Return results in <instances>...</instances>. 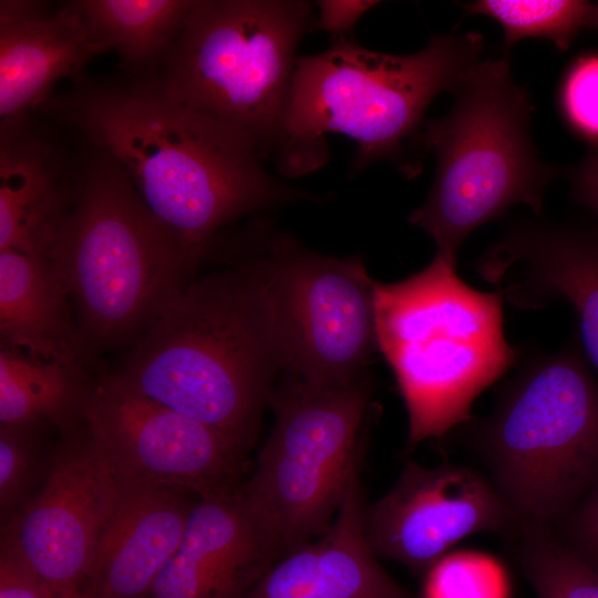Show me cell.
Returning a JSON list of instances; mask_svg holds the SVG:
<instances>
[{
    "instance_id": "obj_1",
    "label": "cell",
    "mask_w": 598,
    "mask_h": 598,
    "mask_svg": "<svg viewBox=\"0 0 598 598\" xmlns=\"http://www.w3.org/2000/svg\"><path fill=\"white\" fill-rule=\"evenodd\" d=\"M44 105L120 165L195 274L225 225L315 198L271 175L243 131L175 101L148 76L84 80Z\"/></svg>"
},
{
    "instance_id": "obj_2",
    "label": "cell",
    "mask_w": 598,
    "mask_h": 598,
    "mask_svg": "<svg viewBox=\"0 0 598 598\" xmlns=\"http://www.w3.org/2000/svg\"><path fill=\"white\" fill-rule=\"evenodd\" d=\"M283 370L275 308L254 256L195 277L113 374L245 452Z\"/></svg>"
},
{
    "instance_id": "obj_3",
    "label": "cell",
    "mask_w": 598,
    "mask_h": 598,
    "mask_svg": "<svg viewBox=\"0 0 598 598\" xmlns=\"http://www.w3.org/2000/svg\"><path fill=\"white\" fill-rule=\"evenodd\" d=\"M483 49V37L467 32L435 35L405 55L340 39L321 53L298 58L279 169L287 176L317 169L328 156L324 135L339 133L357 144L355 169L386 159L414 176L426 109L439 94L457 90Z\"/></svg>"
},
{
    "instance_id": "obj_4",
    "label": "cell",
    "mask_w": 598,
    "mask_h": 598,
    "mask_svg": "<svg viewBox=\"0 0 598 598\" xmlns=\"http://www.w3.org/2000/svg\"><path fill=\"white\" fill-rule=\"evenodd\" d=\"M90 146L48 259L95 355L131 348L196 274L120 165Z\"/></svg>"
},
{
    "instance_id": "obj_5",
    "label": "cell",
    "mask_w": 598,
    "mask_h": 598,
    "mask_svg": "<svg viewBox=\"0 0 598 598\" xmlns=\"http://www.w3.org/2000/svg\"><path fill=\"white\" fill-rule=\"evenodd\" d=\"M503 301L439 255L403 280L374 281L378 348L408 411L409 448L470 422L473 401L515 363Z\"/></svg>"
},
{
    "instance_id": "obj_6",
    "label": "cell",
    "mask_w": 598,
    "mask_h": 598,
    "mask_svg": "<svg viewBox=\"0 0 598 598\" xmlns=\"http://www.w3.org/2000/svg\"><path fill=\"white\" fill-rule=\"evenodd\" d=\"M451 111L424 124V148L436 158L433 185L409 216L456 265L464 240L509 207L543 213L557 169L538 156L530 137L532 104L506 59L481 60L454 92Z\"/></svg>"
},
{
    "instance_id": "obj_7",
    "label": "cell",
    "mask_w": 598,
    "mask_h": 598,
    "mask_svg": "<svg viewBox=\"0 0 598 598\" xmlns=\"http://www.w3.org/2000/svg\"><path fill=\"white\" fill-rule=\"evenodd\" d=\"M312 8L300 0H194L159 73L147 76L175 101L243 131L265 159H277Z\"/></svg>"
},
{
    "instance_id": "obj_8",
    "label": "cell",
    "mask_w": 598,
    "mask_h": 598,
    "mask_svg": "<svg viewBox=\"0 0 598 598\" xmlns=\"http://www.w3.org/2000/svg\"><path fill=\"white\" fill-rule=\"evenodd\" d=\"M472 444L520 519L556 526L598 475V383L577 350L528 361L473 423Z\"/></svg>"
},
{
    "instance_id": "obj_9",
    "label": "cell",
    "mask_w": 598,
    "mask_h": 598,
    "mask_svg": "<svg viewBox=\"0 0 598 598\" xmlns=\"http://www.w3.org/2000/svg\"><path fill=\"white\" fill-rule=\"evenodd\" d=\"M269 405L275 425L235 498L274 563L331 527L360 467L361 422L371 398L368 371L339 385L283 375Z\"/></svg>"
},
{
    "instance_id": "obj_10",
    "label": "cell",
    "mask_w": 598,
    "mask_h": 598,
    "mask_svg": "<svg viewBox=\"0 0 598 598\" xmlns=\"http://www.w3.org/2000/svg\"><path fill=\"white\" fill-rule=\"evenodd\" d=\"M255 255L275 308L283 375L312 385L348 383L379 350L374 281L359 255L333 257L288 235Z\"/></svg>"
},
{
    "instance_id": "obj_11",
    "label": "cell",
    "mask_w": 598,
    "mask_h": 598,
    "mask_svg": "<svg viewBox=\"0 0 598 598\" xmlns=\"http://www.w3.org/2000/svg\"><path fill=\"white\" fill-rule=\"evenodd\" d=\"M81 422L117 481L197 497L234 494L244 451L216 430L143 396L113 373L92 381Z\"/></svg>"
},
{
    "instance_id": "obj_12",
    "label": "cell",
    "mask_w": 598,
    "mask_h": 598,
    "mask_svg": "<svg viewBox=\"0 0 598 598\" xmlns=\"http://www.w3.org/2000/svg\"><path fill=\"white\" fill-rule=\"evenodd\" d=\"M73 427L39 493L1 532V545L16 551L58 597L82 591L118 493L117 480L84 426L82 433Z\"/></svg>"
},
{
    "instance_id": "obj_13",
    "label": "cell",
    "mask_w": 598,
    "mask_h": 598,
    "mask_svg": "<svg viewBox=\"0 0 598 598\" xmlns=\"http://www.w3.org/2000/svg\"><path fill=\"white\" fill-rule=\"evenodd\" d=\"M520 518L488 477L444 463H404L395 484L365 507L364 532L377 557L425 574L448 549L476 533L508 535Z\"/></svg>"
},
{
    "instance_id": "obj_14",
    "label": "cell",
    "mask_w": 598,
    "mask_h": 598,
    "mask_svg": "<svg viewBox=\"0 0 598 598\" xmlns=\"http://www.w3.org/2000/svg\"><path fill=\"white\" fill-rule=\"evenodd\" d=\"M474 268L515 308L569 303L585 353L598 371V235L549 221L512 225Z\"/></svg>"
},
{
    "instance_id": "obj_15",
    "label": "cell",
    "mask_w": 598,
    "mask_h": 598,
    "mask_svg": "<svg viewBox=\"0 0 598 598\" xmlns=\"http://www.w3.org/2000/svg\"><path fill=\"white\" fill-rule=\"evenodd\" d=\"M359 476L360 467L329 530L276 559L237 598H411L368 543Z\"/></svg>"
},
{
    "instance_id": "obj_16",
    "label": "cell",
    "mask_w": 598,
    "mask_h": 598,
    "mask_svg": "<svg viewBox=\"0 0 598 598\" xmlns=\"http://www.w3.org/2000/svg\"><path fill=\"white\" fill-rule=\"evenodd\" d=\"M117 483L116 504L81 592L90 598H146L177 549L198 497L150 482Z\"/></svg>"
},
{
    "instance_id": "obj_17",
    "label": "cell",
    "mask_w": 598,
    "mask_h": 598,
    "mask_svg": "<svg viewBox=\"0 0 598 598\" xmlns=\"http://www.w3.org/2000/svg\"><path fill=\"white\" fill-rule=\"evenodd\" d=\"M80 168L30 114L0 123V250L48 258Z\"/></svg>"
},
{
    "instance_id": "obj_18",
    "label": "cell",
    "mask_w": 598,
    "mask_h": 598,
    "mask_svg": "<svg viewBox=\"0 0 598 598\" xmlns=\"http://www.w3.org/2000/svg\"><path fill=\"white\" fill-rule=\"evenodd\" d=\"M270 564L235 493L198 497L146 598H237Z\"/></svg>"
},
{
    "instance_id": "obj_19",
    "label": "cell",
    "mask_w": 598,
    "mask_h": 598,
    "mask_svg": "<svg viewBox=\"0 0 598 598\" xmlns=\"http://www.w3.org/2000/svg\"><path fill=\"white\" fill-rule=\"evenodd\" d=\"M1 349L84 368L94 360L48 258L0 250Z\"/></svg>"
},
{
    "instance_id": "obj_20",
    "label": "cell",
    "mask_w": 598,
    "mask_h": 598,
    "mask_svg": "<svg viewBox=\"0 0 598 598\" xmlns=\"http://www.w3.org/2000/svg\"><path fill=\"white\" fill-rule=\"evenodd\" d=\"M99 54L69 2L43 20L0 27V123L45 104L61 79L84 81V68Z\"/></svg>"
},
{
    "instance_id": "obj_21",
    "label": "cell",
    "mask_w": 598,
    "mask_h": 598,
    "mask_svg": "<svg viewBox=\"0 0 598 598\" xmlns=\"http://www.w3.org/2000/svg\"><path fill=\"white\" fill-rule=\"evenodd\" d=\"M194 0H75L91 41L115 50L133 73L153 70L164 56Z\"/></svg>"
},
{
    "instance_id": "obj_22",
    "label": "cell",
    "mask_w": 598,
    "mask_h": 598,
    "mask_svg": "<svg viewBox=\"0 0 598 598\" xmlns=\"http://www.w3.org/2000/svg\"><path fill=\"white\" fill-rule=\"evenodd\" d=\"M86 369L0 349V424L81 422L91 384Z\"/></svg>"
},
{
    "instance_id": "obj_23",
    "label": "cell",
    "mask_w": 598,
    "mask_h": 598,
    "mask_svg": "<svg viewBox=\"0 0 598 598\" xmlns=\"http://www.w3.org/2000/svg\"><path fill=\"white\" fill-rule=\"evenodd\" d=\"M507 539L537 598H598V571L573 555L550 526L520 519Z\"/></svg>"
},
{
    "instance_id": "obj_24",
    "label": "cell",
    "mask_w": 598,
    "mask_h": 598,
    "mask_svg": "<svg viewBox=\"0 0 598 598\" xmlns=\"http://www.w3.org/2000/svg\"><path fill=\"white\" fill-rule=\"evenodd\" d=\"M462 7L470 14L496 20L503 29L507 50L525 38H540L564 51L581 28L589 27L592 3L580 0H476Z\"/></svg>"
},
{
    "instance_id": "obj_25",
    "label": "cell",
    "mask_w": 598,
    "mask_h": 598,
    "mask_svg": "<svg viewBox=\"0 0 598 598\" xmlns=\"http://www.w3.org/2000/svg\"><path fill=\"white\" fill-rule=\"evenodd\" d=\"M425 575L424 598L505 597L501 565L478 551L447 553Z\"/></svg>"
},
{
    "instance_id": "obj_26",
    "label": "cell",
    "mask_w": 598,
    "mask_h": 598,
    "mask_svg": "<svg viewBox=\"0 0 598 598\" xmlns=\"http://www.w3.org/2000/svg\"><path fill=\"white\" fill-rule=\"evenodd\" d=\"M40 424H0V507L19 509L35 478Z\"/></svg>"
},
{
    "instance_id": "obj_27",
    "label": "cell",
    "mask_w": 598,
    "mask_h": 598,
    "mask_svg": "<svg viewBox=\"0 0 598 598\" xmlns=\"http://www.w3.org/2000/svg\"><path fill=\"white\" fill-rule=\"evenodd\" d=\"M551 528L573 555L598 571V475L573 509Z\"/></svg>"
},
{
    "instance_id": "obj_28",
    "label": "cell",
    "mask_w": 598,
    "mask_h": 598,
    "mask_svg": "<svg viewBox=\"0 0 598 598\" xmlns=\"http://www.w3.org/2000/svg\"><path fill=\"white\" fill-rule=\"evenodd\" d=\"M563 104L570 123L598 138V56L579 59L567 75Z\"/></svg>"
},
{
    "instance_id": "obj_29",
    "label": "cell",
    "mask_w": 598,
    "mask_h": 598,
    "mask_svg": "<svg viewBox=\"0 0 598 598\" xmlns=\"http://www.w3.org/2000/svg\"><path fill=\"white\" fill-rule=\"evenodd\" d=\"M0 598H59L12 549L0 547Z\"/></svg>"
},
{
    "instance_id": "obj_30",
    "label": "cell",
    "mask_w": 598,
    "mask_h": 598,
    "mask_svg": "<svg viewBox=\"0 0 598 598\" xmlns=\"http://www.w3.org/2000/svg\"><path fill=\"white\" fill-rule=\"evenodd\" d=\"M379 1L372 0H320L316 2L318 16L316 28L338 38L353 29L360 18Z\"/></svg>"
},
{
    "instance_id": "obj_31",
    "label": "cell",
    "mask_w": 598,
    "mask_h": 598,
    "mask_svg": "<svg viewBox=\"0 0 598 598\" xmlns=\"http://www.w3.org/2000/svg\"><path fill=\"white\" fill-rule=\"evenodd\" d=\"M58 9H52L48 1L39 0H1L0 27L22 24L43 20Z\"/></svg>"
},
{
    "instance_id": "obj_32",
    "label": "cell",
    "mask_w": 598,
    "mask_h": 598,
    "mask_svg": "<svg viewBox=\"0 0 598 598\" xmlns=\"http://www.w3.org/2000/svg\"><path fill=\"white\" fill-rule=\"evenodd\" d=\"M571 181L577 199L598 216V151L573 173Z\"/></svg>"
},
{
    "instance_id": "obj_33",
    "label": "cell",
    "mask_w": 598,
    "mask_h": 598,
    "mask_svg": "<svg viewBox=\"0 0 598 598\" xmlns=\"http://www.w3.org/2000/svg\"><path fill=\"white\" fill-rule=\"evenodd\" d=\"M589 27H594L598 30V2L592 4Z\"/></svg>"
},
{
    "instance_id": "obj_34",
    "label": "cell",
    "mask_w": 598,
    "mask_h": 598,
    "mask_svg": "<svg viewBox=\"0 0 598 598\" xmlns=\"http://www.w3.org/2000/svg\"><path fill=\"white\" fill-rule=\"evenodd\" d=\"M59 598H90V597L80 591V592H75V594H72V595L61 596Z\"/></svg>"
}]
</instances>
